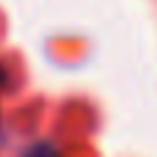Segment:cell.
<instances>
[{
	"label": "cell",
	"instance_id": "obj_1",
	"mask_svg": "<svg viewBox=\"0 0 157 157\" xmlns=\"http://www.w3.org/2000/svg\"><path fill=\"white\" fill-rule=\"evenodd\" d=\"M25 157H58V152H55L50 144H36V146H33Z\"/></svg>",
	"mask_w": 157,
	"mask_h": 157
}]
</instances>
